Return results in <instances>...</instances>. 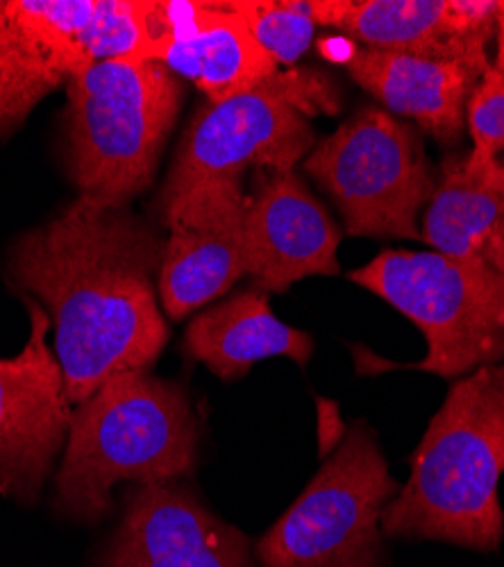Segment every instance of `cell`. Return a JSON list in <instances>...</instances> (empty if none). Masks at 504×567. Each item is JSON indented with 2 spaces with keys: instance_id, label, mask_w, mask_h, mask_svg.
<instances>
[{
  "instance_id": "cell-22",
  "label": "cell",
  "mask_w": 504,
  "mask_h": 567,
  "mask_svg": "<svg viewBox=\"0 0 504 567\" xmlns=\"http://www.w3.org/2000/svg\"><path fill=\"white\" fill-rule=\"evenodd\" d=\"M493 268L504 272V227H502V236H500V244L495 250V259H493Z\"/></svg>"
},
{
  "instance_id": "cell-13",
  "label": "cell",
  "mask_w": 504,
  "mask_h": 567,
  "mask_svg": "<svg viewBox=\"0 0 504 567\" xmlns=\"http://www.w3.org/2000/svg\"><path fill=\"white\" fill-rule=\"evenodd\" d=\"M96 0H0V141L62 82L94 64Z\"/></svg>"
},
{
  "instance_id": "cell-21",
  "label": "cell",
  "mask_w": 504,
  "mask_h": 567,
  "mask_svg": "<svg viewBox=\"0 0 504 567\" xmlns=\"http://www.w3.org/2000/svg\"><path fill=\"white\" fill-rule=\"evenodd\" d=\"M497 51H495V62L493 69L504 78V30H497Z\"/></svg>"
},
{
  "instance_id": "cell-9",
  "label": "cell",
  "mask_w": 504,
  "mask_h": 567,
  "mask_svg": "<svg viewBox=\"0 0 504 567\" xmlns=\"http://www.w3.org/2000/svg\"><path fill=\"white\" fill-rule=\"evenodd\" d=\"M25 307L28 343L19 354L0 359V493L32 504L66 445L73 406L62 365L45 341L51 316L30 298Z\"/></svg>"
},
{
  "instance_id": "cell-8",
  "label": "cell",
  "mask_w": 504,
  "mask_h": 567,
  "mask_svg": "<svg viewBox=\"0 0 504 567\" xmlns=\"http://www.w3.org/2000/svg\"><path fill=\"white\" fill-rule=\"evenodd\" d=\"M309 89L298 75H272L255 89L207 103L177 148L164 203L196 186L241 177L250 166L294 173L311 148Z\"/></svg>"
},
{
  "instance_id": "cell-3",
  "label": "cell",
  "mask_w": 504,
  "mask_h": 567,
  "mask_svg": "<svg viewBox=\"0 0 504 567\" xmlns=\"http://www.w3.org/2000/svg\"><path fill=\"white\" fill-rule=\"evenodd\" d=\"M198 458V420L177 382L148 370L114 374L73 406L55 508L78 523H99L116 484L179 482Z\"/></svg>"
},
{
  "instance_id": "cell-6",
  "label": "cell",
  "mask_w": 504,
  "mask_h": 567,
  "mask_svg": "<svg viewBox=\"0 0 504 567\" xmlns=\"http://www.w3.org/2000/svg\"><path fill=\"white\" fill-rule=\"evenodd\" d=\"M376 432L354 422L255 545L259 567H382V513L398 495Z\"/></svg>"
},
{
  "instance_id": "cell-17",
  "label": "cell",
  "mask_w": 504,
  "mask_h": 567,
  "mask_svg": "<svg viewBox=\"0 0 504 567\" xmlns=\"http://www.w3.org/2000/svg\"><path fill=\"white\" fill-rule=\"evenodd\" d=\"M185 352L220 380L235 382L270 357H287L305 368L313 341L272 313L268 293L248 289L198 313L185 332Z\"/></svg>"
},
{
  "instance_id": "cell-23",
  "label": "cell",
  "mask_w": 504,
  "mask_h": 567,
  "mask_svg": "<svg viewBox=\"0 0 504 567\" xmlns=\"http://www.w3.org/2000/svg\"><path fill=\"white\" fill-rule=\"evenodd\" d=\"M497 30H504V0H497Z\"/></svg>"
},
{
  "instance_id": "cell-5",
  "label": "cell",
  "mask_w": 504,
  "mask_h": 567,
  "mask_svg": "<svg viewBox=\"0 0 504 567\" xmlns=\"http://www.w3.org/2000/svg\"><path fill=\"white\" fill-rule=\"evenodd\" d=\"M348 279L421 329L428 354L409 368L460 380L504 361V272L434 250H384Z\"/></svg>"
},
{
  "instance_id": "cell-4",
  "label": "cell",
  "mask_w": 504,
  "mask_h": 567,
  "mask_svg": "<svg viewBox=\"0 0 504 567\" xmlns=\"http://www.w3.org/2000/svg\"><path fill=\"white\" fill-rule=\"evenodd\" d=\"M182 105L162 62L101 60L69 80L71 175L80 196L125 207L151 186Z\"/></svg>"
},
{
  "instance_id": "cell-15",
  "label": "cell",
  "mask_w": 504,
  "mask_h": 567,
  "mask_svg": "<svg viewBox=\"0 0 504 567\" xmlns=\"http://www.w3.org/2000/svg\"><path fill=\"white\" fill-rule=\"evenodd\" d=\"M168 32L153 62L192 80L209 103H220L278 75L275 64L227 3H164Z\"/></svg>"
},
{
  "instance_id": "cell-2",
  "label": "cell",
  "mask_w": 504,
  "mask_h": 567,
  "mask_svg": "<svg viewBox=\"0 0 504 567\" xmlns=\"http://www.w3.org/2000/svg\"><path fill=\"white\" fill-rule=\"evenodd\" d=\"M409 463V480L382 513L387 538L500 549L504 361L454 380Z\"/></svg>"
},
{
  "instance_id": "cell-7",
  "label": "cell",
  "mask_w": 504,
  "mask_h": 567,
  "mask_svg": "<svg viewBox=\"0 0 504 567\" xmlns=\"http://www.w3.org/2000/svg\"><path fill=\"white\" fill-rule=\"evenodd\" d=\"M352 236L421 239L416 218L432 200L436 179L421 138L384 110L363 107L305 159Z\"/></svg>"
},
{
  "instance_id": "cell-20",
  "label": "cell",
  "mask_w": 504,
  "mask_h": 567,
  "mask_svg": "<svg viewBox=\"0 0 504 567\" xmlns=\"http://www.w3.org/2000/svg\"><path fill=\"white\" fill-rule=\"evenodd\" d=\"M466 121L473 138V151L466 157L473 166H486L504 153V78L488 66L471 93Z\"/></svg>"
},
{
  "instance_id": "cell-14",
  "label": "cell",
  "mask_w": 504,
  "mask_h": 567,
  "mask_svg": "<svg viewBox=\"0 0 504 567\" xmlns=\"http://www.w3.org/2000/svg\"><path fill=\"white\" fill-rule=\"evenodd\" d=\"M341 231L294 173L272 175L246 212V272L264 293H282L311 275L341 272Z\"/></svg>"
},
{
  "instance_id": "cell-12",
  "label": "cell",
  "mask_w": 504,
  "mask_h": 567,
  "mask_svg": "<svg viewBox=\"0 0 504 567\" xmlns=\"http://www.w3.org/2000/svg\"><path fill=\"white\" fill-rule=\"evenodd\" d=\"M96 567H257L248 536L179 482L136 486Z\"/></svg>"
},
{
  "instance_id": "cell-16",
  "label": "cell",
  "mask_w": 504,
  "mask_h": 567,
  "mask_svg": "<svg viewBox=\"0 0 504 567\" xmlns=\"http://www.w3.org/2000/svg\"><path fill=\"white\" fill-rule=\"evenodd\" d=\"M348 71L391 114L407 116L443 144L460 138L471 93L482 78L460 62L359 51Z\"/></svg>"
},
{
  "instance_id": "cell-18",
  "label": "cell",
  "mask_w": 504,
  "mask_h": 567,
  "mask_svg": "<svg viewBox=\"0 0 504 567\" xmlns=\"http://www.w3.org/2000/svg\"><path fill=\"white\" fill-rule=\"evenodd\" d=\"M504 227V162L448 159L428 203L421 239L439 255L493 268Z\"/></svg>"
},
{
  "instance_id": "cell-19",
  "label": "cell",
  "mask_w": 504,
  "mask_h": 567,
  "mask_svg": "<svg viewBox=\"0 0 504 567\" xmlns=\"http://www.w3.org/2000/svg\"><path fill=\"white\" fill-rule=\"evenodd\" d=\"M227 8L244 19L255 41L278 66L298 62L311 45L316 23L305 14L302 3L235 0Z\"/></svg>"
},
{
  "instance_id": "cell-1",
  "label": "cell",
  "mask_w": 504,
  "mask_h": 567,
  "mask_svg": "<svg viewBox=\"0 0 504 567\" xmlns=\"http://www.w3.org/2000/svg\"><path fill=\"white\" fill-rule=\"evenodd\" d=\"M162 252L155 231L125 207L82 196L14 244L10 279L49 309L71 406L160 359L168 341L153 287Z\"/></svg>"
},
{
  "instance_id": "cell-10",
  "label": "cell",
  "mask_w": 504,
  "mask_h": 567,
  "mask_svg": "<svg viewBox=\"0 0 504 567\" xmlns=\"http://www.w3.org/2000/svg\"><path fill=\"white\" fill-rule=\"evenodd\" d=\"M248 203L241 177L216 179L164 203L168 239L157 289L171 320L223 298L248 275Z\"/></svg>"
},
{
  "instance_id": "cell-11",
  "label": "cell",
  "mask_w": 504,
  "mask_h": 567,
  "mask_svg": "<svg viewBox=\"0 0 504 567\" xmlns=\"http://www.w3.org/2000/svg\"><path fill=\"white\" fill-rule=\"evenodd\" d=\"M316 25H332L371 51L460 62L482 78L497 34V0H307Z\"/></svg>"
}]
</instances>
